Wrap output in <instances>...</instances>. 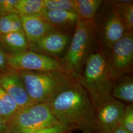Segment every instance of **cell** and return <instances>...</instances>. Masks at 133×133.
I'll return each instance as SVG.
<instances>
[{"label":"cell","instance_id":"cell-9","mask_svg":"<svg viewBox=\"0 0 133 133\" xmlns=\"http://www.w3.org/2000/svg\"><path fill=\"white\" fill-rule=\"evenodd\" d=\"M126 105L110 97L95 108L97 133H111L120 125Z\"/></svg>","mask_w":133,"mask_h":133},{"label":"cell","instance_id":"cell-14","mask_svg":"<svg viewBox=\"0 0 133 133\" xmlns=\"http://www.w3.org/2000/svg\"><path fill=\"white\" fill-rule=\"evenodd\" d=\"M111 96L121 102L133 104V77L131 74L120 76L113 81Z\"/></svg>","mask_w":133,"mask_h":133},{"label":"cell","instance_id":"cell-17","mask_svg":"<svg viewBox=\"0 0 133 133\" xmlns=\"http://www.w3.org/2000/svg\"><path fill=\"white\" fill-rule=\"evenodd\" d=\"M0 38L2 43L15 53L26 51L28 47V42L23 31L1 35Z\"/></svg>","mask_w":133,"mask_h":133},{"label":"cell","instance_id":"cell-12","mask_svg":"<svg viewBox=\"0 0 133 133\" xmlns=\"http://www.w3.org/2000/svg\"><path fill=\"white\" fill-rule=\"evenodd\" d=\"M20 16L28 43L35 42L48 34L57 30L43 19L41 14L20 15Z\"/></svg>","mask_w":133,"mask_h":133},{"label":"cell","instance_id":"cell-2","mask_svg":"<svg viewBox=\"0 0 133 133\" xmlns=\"http://www.w3.org/2000/svg\"><path fill=\"white\" fill-rule=\"evenodd\" d=\"M94 20V19H93ZM78 18L70 43L59 60L64 71L75 79L81 76L86 61L98 48L94 33V20Z\"/></svg>","mask_w":133,"mask_h":133},{"label":"cell","instance_id":"cell-21","mask_svg":"<svg viewBox=\"0 0 133 133\" xmlns=\"http://www.w3.org/2000/svg\"><path fill=\"white\" fill-rule=\"evenodd\" d=\"M43 4L44 9L49 10L75 11L74 0H43Z\"/></svg>","mask_w":133,"mask_h":133},{"label":"cell","instance_id":"cell-25","mask_svg":"<svg viewBox=\"0 0 133 133\" xmlns=\"http://www.w3.org/2000/svg\"><path fill=\"white\" fill-rule=\"evenodd\" d=\"M7 63L6 57L5 54L0 49V69H2L5 67Z\"/></svg>","mask_w":133,"mask_h":133},{"label":"cell","instance_id":"cell-22","mask_svg":"<svg viewBox=\"0 0 133 133\" xmlns=\"http://www.w3.org/2000/svg\"><path fill=\"white\" fill-rule=\"evenodd\" d=\"M120 125L123 126L129 132L133 133V105L125 106L123 114L120 122Z\"/></svg>","mask_w":133,"mask_h":133},{"label":"cell","instance_id":"cell-26","mask_svg":"<svg viewBox=\"0 0 133 133\" xmlns=\"http://www.w3.org/2000/svg\"><path fill=\"white\" fill-rule=\"evenodd\" d=\"M111 133H131L123 126L119 125Z\"/></svg>","mask_w":133,"mask_h":133},{"label":"cell","instance_id":"cell-3","mask_svg":"<svg viewBox=\"0 0 133 133\" xmlns=\"http://www.w3.org/2000/svg\"><path fill=\"white\" fill-rule=\"evenodd\" d=\"M76 79L87 92L95 108L111 96L113 81L109 64L99 49L88 57L81 76Z\"/></svg>","mask_w":133,"mask_h":133},{"label":"cell","instance_id":"cell-10","mask_svg":"<svg viewBox=\"0 0 133 133\" xmlns=\"http://www.w3.org/2000/svg\"><path fill=\"white\" fill-rule=\"evenodd\" d=\"M71 39V35L56 30L35 42L28 43V47L33 51L58 60L59 57H63L66 52Z\"/></svg>","mask_w":133,"mask_h":133},{"label":"cell","instance_id":"cell-11","mask_svg":"<svg viewBox=\"0 0 133 133\" xmlns=\"http://www.w3.org/2000/svg\"><path fill=\"white\" fill-rule=\"evenodd\" d=\"M0 86L14 99L20 109L33 104L19 74L8 72L0 74Z\"/></svg>","mask_w":133,"mask_h":133},{"label":"cell","instance_id":"cell-6","mask_svg":"<svg viewBox=\"0 0 133 133\" xmlns=\"http://www.w3.org/2000/svg\"><path fill=\"white\" fill-rule=\"evenodd\" d=\"M95 38L99 50L106 57L126 33L110 1H104L94 19Z\"/></svg>","mask_w":133,"mask_h":133},{"label":"cell","instance_id":"cell-1","mask_svg":"<svg viewBox=\"0 0 133 133\" xmlns=\"http://www.w3.org/2000/svg\"><path fill=\"white\" fill-rule=\"evenodd\" d=\"M48 104L62 125L71 131L97 133L95 105L87 92L76 79L70 81Z\"/></svg>","mask_w":133,"mask_h":133},{"label":"cell","instance_id":"cell-5","mask_svg":"<svg viewBox=\"0 0 133 133\" xmlns=\"http://www.w3.org/2000/svg\"><path fill=\"white\" fill-rule=\"evenodd\" d=\"M60 123L46 103H35L20 109L7 122L4 133H27Z\"/></svg>","mask_w":133,"mask_h":133},{"label":"cell","instance_id":"cell-15","mask_svg":"<svg viewBox=\"0 0 133 133\" xmlns=\"http://www.w3.org/2000/svg\"><path fill=\"white\" fill-rule=\"evenodd\" d=\"M114 11L118 17L126 32L133 33V1H110Z\"/></svg>","mask_w":133,"mask_h":133},{"label":"cell","instance_id":"cell-27","mask_svg":"<svg viewBox=\"0 0 133 133\" xmlns=\"http://www.w3.org/2000/svg\"><path fill=\"white\" fill-rule=\"evenodd\" d=\"M7 122L0 117V133H4Z\"/></svg>","mask_w":133,"mask_h":133},{"label":"cell","instance_id":"cell-16","mask_svg":"<svg viewBox=\"0 0 133 133\" xmlns=\"http://www.w3.org/2000/svg\"><path fill=\"white\" fill-rule=\"evenodd\" d=\"M74 10L78 18L85 20L94 19L103 4V0H74Z\"/></svg>","mask_w":133,"mask_h":133},{"label":"cell","instance_id":"cell-7","mask_svg":"<svg viewBox=\"0 0 133 133\" xmlns=\"http://www.w3.org/2000/svg\"><path fill=\"white\" fill-rule=\"evenodd\" d=\"M112 81L133 71V34L126 32L106 56Z\"/></svg>","mask_w":133,"mask_h":133},{"label":"cell","instance_id":"cell-23","mask_svg":"<svg viewBox=\"0 0 133 133\" xmlns=\"http://www.w3.org/2000/svg\"><path fill=\"white\" fill-rule=\"evenodd\" d=\"M18 0H0V17L17 13L15 6Z\"/></svg>","mask_w":133,"mask_h":133},{"label":"cell","instance_id":"cell-24","mask_svg":"<svg viewBox=\"0 0 133 133\" xmlns=\"http://www.w3.org/2000/svg\"><path fill=\"white\" fill-rule=\"evenodd\" d=\"M72 131H71L70 129L62 125H59L48 128L43 129L27 133H70Z\"/></svg>","mask_w":133,"mask_h":133},{"label":"cell","instance_id":"cell-4","mask_svg":"<svg viewBox=\"0 0 133 133\" xmlns=\"http://www.w3.org/2000/svg\"><path fill=\"white\" fill-rule=\"evenodd\" d=\"M19 75L34 103L48 104L74 78L63 71H21Z\"/></svg>","mask_w":133,"mask_h":133},{"label":"cell","instance_id":"cell-18","mask_svg":"<svg viewBox=\"0 0 133 133\" xmlns=\"http://www.w3.org/2000/svg\"><path fill=\"white\" fill-rule=\"evenodd\" d=\"M20 109L14 99L0 86V117L8 122Z\"/></svg>","mask_w":133,"mask_h":133},{"label":"cell","instance_id":"cell-19","mask_svg":"<svg viewBox=\"0 0 133 133\" xmlns=\"http://www.w3.org/2000/svg\"><path fill=\"white\" fill-rule=\"evenodd\" d=\"M19 31H23L19 14L12 13L0 17V35Z\"/></svg>","mask_w":133,"mask_h":133},{"label":"cell","instance_id":"cell-8","mask_svg":"<svg viewBox=\"0 0 133 133\" xmlns=\"http://www.w3.org/2000/svg\"><path fill=\"white\" fill-rule=\"evenodd\" d=\"M6 59L11 68L20 71H63L58 60L32 50L14 53Z\"/></svg>","mask_w":133,"mask_h":133},{"label":"cell","instance_id":"cell-13","mask_svg":"<svg viewBox=\"0 0 133 133\" xmlns=\"http://www.w3.org/2000/svg\"><path fill=\"white\" fill-rule=\"evenodd\" d=\"M41 15L57 30L71 35L76 27L78 16L75 11H53L43 9Z\"/></svg>","mask_w":133,"mask_h":133},{"label":"cell","instance_id":"cell-20","mask_svg":"<svg viewBox=\"0 0 133 133\" xmlns=\"http://www.w3.org/2000/svg\"><path fill=\"white\" fill-rule=\"evenodd\" d=\"M15 9L19 15L40 14L44 9L43 0H18Z\"/></svg>","mask_w":133,"mask_h":133}]
</instances>
